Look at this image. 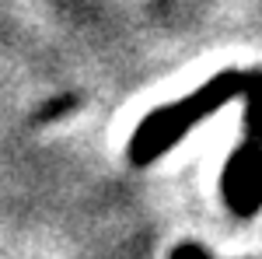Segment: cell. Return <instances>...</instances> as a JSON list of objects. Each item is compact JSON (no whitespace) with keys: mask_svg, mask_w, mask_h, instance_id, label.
<instances>
[{"mask_svg":"<svg viewBox=\"0 0 262 259\" xmlns=\"http://www.w3.org/2000/svg\"><path fill=\"white\" fill-rule=\"evenodd\" d=\"M245 74L242 70H221L213 77H206L189 95L168 102V105H158L150 109L140 119V126L133 130V137L126 144V161L133 168H147L154 161L168 154L175 144H179L189 130H196L203 119H210L217 109H224L231 98L242 95Z\"/></svg>","mask_w":262,"mask_h":259,"instance_id":"1","label":"cell"},{"mask_svg":"<svg viewBox=\"0 0 262 259\" xmlns=\"http://www.w3.org/2000/svg\"><path fill=\"white\" fill-rule=\"evenodd\" d=\"M242 98V140L224 165L221 193L234 217H255L262 207V70L245 74Z\"/></svg>","mask_w":262,"mask_h":259,"instance_id":"2","label":"cell"}]
</instances>
